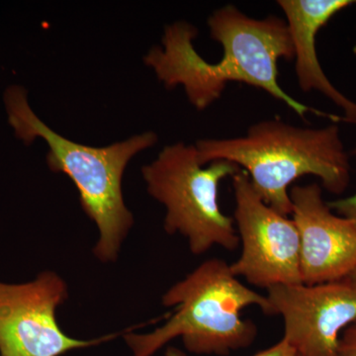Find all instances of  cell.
<instances>
[{"label":"cell","instance_id":"obj_14","mask_svg":"<svg viewBox=\"0 0 356 356\" xmlns=\"http://www.w3.org/2000/svg\"><path fill=\"white\" fill-rule=\"evenodd\" d=\"M346 282H348V284H350L351 286L355 287L356 289V266L353 269V271L346 278L343 280Z\"/></svg>","mask_w":356,"mask_h":356},{"label":"cell","instance_id":"obj_15","mask_svg":"<svg viewBox=\"0 0 356 356\" xmlns=\"http://www.w3.org/2000/svg\"><path fill=\"white\" fill-rule=\"evenodd\" d=\"M297 356H298V355H297Z\"/></svg>","mask_w":356,"mask_h":356},{"label":"cell","instance_id":"obj_12","mask_svg":"<svg viewBox=\"0 0 356 356\" xmlns=\"http://www.w3.org/2000/svg\"><path fill=\"white\" fill-rule=\"evenodd\" d=\"M355 154H356V147ZM327 205L336 214L350 220L356 227V193L350 197L337 199V200L327 202Z\"/></svg>","mask_w":356,"mask_h":356},{"label":"cell","instance_id":"obj_6","mask_svg":"<svg viewBox=\"0 0 356 356\" xmlns=\"http://www.w3.org/2000/svg\"><path fill=\"white\" fill-rule=\"evenodd\" d=\"M234 222L242 252L229 264L236 277L257 287L302 284L300 236L293 219L267 205L254 191L247 172L233 177Z\"/></svg>","mask_w":356,"mask_h":356},{"label":"cell","instance_id":"obj_8","mask_svg":"<svg viewBox=\"0 0 356 356\" xmlns=\"http://www.w3.org/2000/svg\"><path fill=\"white\" fill-rule=\"evenodd\" d=\"M266 297L283 318L282 339L298 356H337L341 334L356 322V289L344 280L277 285Z\"/></svg>","mask_w":356,"mask_h":356},{"label":"cell","instance_id":"obj_13","mask_svg":"<svg viewBox=\"0 0 356 356\" xmlns=\"http://www.w3.org/2000/svg\"><path fill=\"white\" fill-rule=\"evenodd\" d=\"M337 356H356V322L341 334Z\"/></svg>","mask_w":356,"mask_h":356},{"label":"cell","instance_id":"obj_11","mask_svg":"<svg viewBox=\"0 0 356 356\" xmlns=\"http://www.w3.org/2000/svg\"><path fill=\"white\" fill-rule=\"evenodd\" d=\"M165 356H187V355L184 351L170 346L165 351ZM254 356H297V353L284 339H281L280 343L274 344L271 348L262 350Z\"/></svg>","mask_w":356,"mask_h":356},{"label":"cell","instance_id":"obj_7","mask_svg":"<svg viewBox=\"0 0 356 356\" xmlns=\"http://www.w3.org/2000/svg\"><path fill=\"white\" fill-rule=\"evenodd\" d=\"M67 297V283L54 271L21 284L0 282V356H60L117 337L67 336L57 318L58 308Z\"/></svg>","mask_w":356,"mask_h":356},{"label":"cell","instance_id":"obj_4","mask_svg":"<svg viewBox=\"0 0 356 356\" xmlns=\"http://www.w3.org/2000/svg\"><path fill=\"white\" fill-rule=\"evenodd\" d=\"M163 305L175 313L158 329L124 336L133 356H153L180 337L195 355H228L254 343L257 327L241 314L250 306L273 315L266 296L243 284L220 259L204 261L163 294Z\"/></svg>","mask_w":356,"mask_h":356},{"label":"cell","instance_id":"obj_5","mask_svg":"<svg viewBox=\"0 0 356 356\" xmlns=\"http://www.w3.org/2000/svg\"><path fill=\"white\" fill-rule=\"evenodd\" d=\"M241 170L227 161L204 168L196 147L179 142L163 147L142 175L149 195L165 207L166 233L184 236L192 254L200 255L215 245L234 252L240 243L233 218L220 208L218 189Z\"/></svg>","mask_w":356,"mask_h":356},{"label":"cell","instance_id":"obj_3","mask_svg":"<svg viewBox=\"0 0 356 356\" xmlns=\"http://www.w3.org/2000/svg\"><path fill=\"white\" fill-rule=\"evenodd\" d=\"M201 165L227 161L247 172L262 200L280 214H292L290 186L305 175L341 194L350 182V156L339 126L300 128L280 118L259 122L243 137L203 139L195 145Z\"/></svg>","mask_w":356,"mask_h":356},{"label":"cell","instance_id":"obj_10","mask_svg":"<svg viewBox=\"0 0 356 356\" xmlns=\"http://www.w3.org/2000/svg\"><path fill=\"white\" fill-rule=\"evenodd\" d=\"M356 1L280 0L294 48L295 72L300 88L318 91L343 111L344 120L356 124V102L341 93L325 76L317 55V35L330 20Z\"/></svg>","mask_w":356,"mask_h":356},{"label":"cell","instance_id":"obj_9","mask_svg":"<svg viewBox=\"0 0 356 356\" xmlns=\"http://www.w3.org/2000/svg\"><path fill=\"white\" fill-rule=\"evenodd\" d=\"M292 219L300 236V269L306 285L343 280L356 266V227L336 214L318 184L289 191Z\"/></svg>","mask_w":356,"mask_h":356},{"label":"cell","instance_id":"obj_1","mask_svg":"<svg viewBox=\"0 0 356 356\" xmlns=\"http://www.w3.org/2000/svg\"><path fill=\"white\" fill-rule=\"evenodd\" d=\"M211 38L221 44L222 57L210 63L195 50L197 28L177 21L165 28L161 46H154L144 58L166 88L181 86L189 102L205 110L221 98L229 83L262 89L304 118L308 113L334 121L327 115L291 97L278 81V60L294 58V48L286 21L275 16L248 17L235 6L217 9L208 19Z\"/></svg>","mask_w":356,"mask_h":356},{"label":"cell","instance_id":"obj_2","mask_svg":"<svg viewBox=\"0 0 356 356\" xmlns=\"http://www.w3.org/2000/svg\"><path fill=\"white\" fill-rule=\"evenodd\" d=\"M4 104L16 137L26 145L37 138L43 139L49 146V168L65 173L76 185L84 213L99 232L93 248L96 259L116 261L134 225L122 192L124 172L136 154L156 145V134L145 132L110 146L89 147L72 142L47 126L33 111L22 86H9L4 92Z\"/></svg>","mask_w":356,"mask_h":356}]
</instances>
